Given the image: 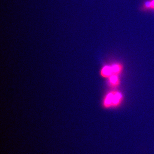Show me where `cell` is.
<instances>
[{
  "label": "cell",
  "mask_w": 154,
  "mask_h": 154,
  "mask_svg": "<svg viewBox=\"0 0 154 154\" xmlns=\"http://www.w3.org/2000/svg\"><path fill=\"white\" fill-rule=\"evenodd\" d=\"M122 99V95L119 92H110L107 94L104 99V106L106 107L118 106Z\"/></svg>",
  "instance_id": "cell-1"
},
{
  "label": "cell",
  "mask_w": 154,
  "mask_h": 154,
  "mask_svg": "<svg viewBox=\"0 0 154 154\" xmlns=\"http://www.w3.org/2000/svg\"><path fill=\"white\" fill-rule=\"evenodd\" d=\"M140 11L143 12H154V0H146L140 7Z\"/></svg>",
  "instance_id": "cell-2"
},
{
  "label": "cell",
  "mask_w": 154,
  "mask_h": 154,
  "mask_svg": "<svg viewBox=\"0 0 154 154\" xmlns=\"http://www.w3.org/2000/svg\"><path fill=\"white\" fill-rule=\"evenodd\" d=\"M101 75L104 77H109L115 74L113 66H105L103 67L101 72Z\"/></svg>",
  "instance_id": "cell-3"
},
{
  "label": "cell",
  "mask_w": 154,
  "mask_h": 154,
  "mask_svg": "<svg viewBox=\"0 0 154 154\" xmlns=\"http://www.w3.org/2000/svg\"><path fill=\"white\" fill-rule=\"evenodd\" d=\"M109 82L113 86L118 85L119 84V79L117 75H113L109 77Z\"/></svg>",
  "instance_id": "cell-4"
}]
</instances>
